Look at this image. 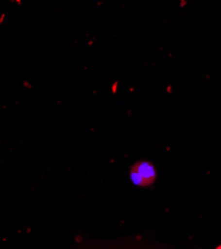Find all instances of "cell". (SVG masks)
Wrapping results in <instances>:
<instances>
[{"instance_id": "6da1fadb", "label": "cell", "mask_w": 221, "mask_h": 249, "mask_svg": "<svg viewBox=\"0 0 221 249\" xmlns=\"http://www.w3.org/2000/svg\"><path fill=\"white\" fill-rule=\"evenodd\" d=\"M157 172L154 164L149 160H138L130 169V178L138 188H148L154 183Z\"/></svg>"}, {"instance_id": "7a4b0ae2", "label": "cell", "mask_w": 221, "mask_h": 249, "mask_svg": "<svg viewBox=\"0 0 221 249\" xmlns=\"http://www.w3.org/2000/svg\"><path fill=\"white\" fill-rule=\"evenodd\" d=\"M149 249H175L172 246L170 245H166V244H160V243H156L154 245H152L151 247H149Z\"/></svg>"}, {"instance_id": "3957f363", "label": "cell", "mask_w": 221, "mask_h": 249, "mask_svg": "<svg viewBox=\"0 0 221 249\" xmlns=\"http://www.w3.org/2000/svg\"><path fill=\"white\" fill-rule=\"evenodd\" d=\"M215 249H221V244H220V245H218V246H217Z\"/></svg>"}]
</instances>
